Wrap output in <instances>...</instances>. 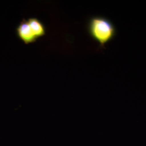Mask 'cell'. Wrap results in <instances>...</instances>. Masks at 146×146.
I'll list each match as a JSON object with an SVG mask.
<instances>
[{"mask_svg": "<svg viewBox=\"0 0 146 146\" xmlns=\"http://www.w3.org/2000/svg\"><path fill=\"white\" fill-rule=\"evenodd\" d=\"M89 33L95 40L103 46L110 41L115 34L113 25L102 17H94L90 21Z\"/></svg>", "mask_w": 146, "mask_h": 146, "instance_id": "cell-1", "label": "cell"}, {"mask_svg": "<svg viewBox=\"0 0 146 146\" xmlns=\"http://www.w3.org/2000/svg\"><path fill=\"white\" fill-rule=\"evenodd\" d=\"M18 37L26 44L31 43L36 41V37L34 35L29 25L27 20H23L16 29Z\"/></svg>", "mask_w": 146, "mask_h": 146, "instance_id": "cell-2", "label": "cell"}, {"mask_svg": "<svg viewBox=\"0 0 146 146\" xmlns=\"http://www.w3.org/2000/svg\"><path fill=\"white\" fill-rule=\"evenodd\" d=\"M27 22L37 38L43 36L46 34V29L42 22L36 18H30Z\"/></svg>", "mask_w": 146, "mask_h": 146, "instance_id": "cell-3", "label": "cell"}]
</instances>
